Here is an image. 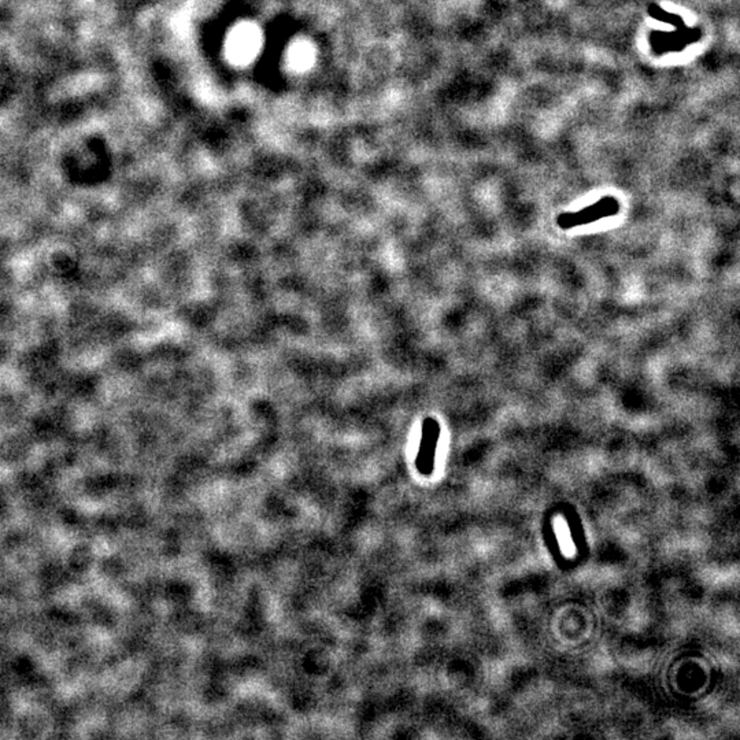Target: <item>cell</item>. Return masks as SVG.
Segmentation results:
<instances>
[{"label": "cell", "instance_id": "obj_1", "mask_svg": "<svg viewBox=\"0 0 740 740\" xmlns=\"http://www.w3.org/2000/svg\"><path fill=\"white\" fill-rule=\"evenodd\" d=\"M620 210V205L614 198H603L592 206H588L580 212H562L557 218V225L561 229H573L583 226L606 217H613Z\"/></svg>", "mask_w": 740, "mask_h": 740}, {"label": "cell", "instance_id": "obj_3", "mask_svg": "<svg viewBox=\"0 0 740 740\" xmlns=\"http://www.w3.org/2000/svg\"><path fill=\"white\" fill-rule=\"evenodd\" d=\"M255 34L250 30H246L243 33H240L236 39V46L234 48L237 50V55H248V51L250 50H254L255 47Z\"/></svg>", "mask_w": 740, "mask_h": 740}, {"label": "cell", "instance_id": "obj_2", "mask_svg": "<svg viewBox=\"0 0 740 740\" xmlns=\"http://www.w3.org/2000/svg\"><path fill=\"white\" fill-rule=\"evenodd\" d=\"M439 436H440L439 423L432 417L425 419L423 423V436H421L420 450H419L417 462H416L419 470L423 474H429L433 469Z\"/></svg>", "mask_w": 740, "mask_h": 740}]
</instances>
